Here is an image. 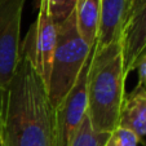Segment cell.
Wrapping results in <instances>:
<instances>
[{"instance_id":"cell-11","label":"cell","mask_w":146,"mask_h":146,"mask_svg":"<svg viewBox=\"0 0 146 146\" xmlns=\"http://www.w3.org/2000/svg\"><path fill=\"white\" fill-rule=\"evenodd\" d=\"M109 133H98L92 128L91 120L86 114L80 128L78 129L70 146H104L109 138Z\"/></svg>"},{"instance_id":"cell-6","label":"cell","mask_w":146,"mask_h":146,"mask_svg":"<svg viewBox=\"0 0 146 146\" xmlns=\"http://www.w3.org/2000/svg\"><path fill=\"white\" fill-rule=\"evenodd\" d=\"M57 45V25L52 21L44 5L38 4V16L30 26L21 48L29 56L33 66L48 89L52 61Z\"/></svg>"},{"instance_id":"cell-14","label":"cell","mask_w":146,"mask_h":146,"mask_svg":"<svg viewBox=\"0 0 146 146\" xmlns=\"http://www.w3.org/2000/svg\"><path fill=\"white\" fill-rule=\"evenodd\" d=\"M135 69H137L138 72V86L143 87L146 89V49L138 57Z\"/></svg>"},{"instance_id":"cell-3","label":"cell","mask_w":146,"mask_h":146,"mask_svg":"<svg viewBox=\"0 0 146 146\" xmlns=\"http://www.w3.org/2000/svg\"><path fill=\"white\" fill-rule=\"evenodd\" d=\"M92 50L93 48L78 33L74 11L69 18L57 25V45L48 83V96L53 110L71 91Z\"/></svg>"},{"instance_id":"cell-13","label":"cell","mask_w":146,"mask_h":146,"mask_svg":"<svg viewBox=\"0 0 146 146\" xmlns=\"http://www.w3.org/2000/svg\"><path fill=\"white\" fill-rule=\"evenodd\" d=\"M141 138L132 131L123 127H116L110 133L106 146H138Z\"/></svg>"},{"instance_id":"cell-5","label":"cell","mask_w":146,"mask_h":146,"mask_svg":"<svg viewBox=\"0 0 146 146\" xmlns=\"http://www.w3.org/2000/svg\"><path fill=\"white\" fill-rule=\"evenodd\" d=\"M26 0H0V91L9 86L21 56V22Z\"/></svg>"},{"instance_id":"cell-8","label":"cell","mask_w":146,"mask_h":146,"mask_svg":"<svg viewBox=\"0 0 146 146\" xmlns=\"http://www.w3.org/2000/svg\"><path fill=\"white\" fill-rule=\"evenodd\" d=\"M101 1V22L94 49H101L111 43L120 41L127 5L125 0H100Z\"/></svg>"},{"instance_id":"cell-17","label":"cell","mask_w":146,"mask_h":146,"mask_svg":"<svg viewBox=\"0 0 146 146\" xmlns=\"http://www.w3.org/2000/svg\"><path fill=\"white\" fill-rule=\"evenodd\" d=\"M104 146H106V143H105V145H104Z\"/></svg>"},{"instance_id":"cell-4","label":"cell","mask_w":146,"mask_h":146,"mask_svg":"<svg viewBox=\"0 0 146 146\" xmlns=\"http://www.w3.org/2000/svg\"><path fill=\"white\" fill-rule=\"evenodd\" d=\"M93 52V50H92ZM92 54L88 58L76 83L71 88L64 101L53 110V132L52 146H70L80 128L83 119L87 114V83Z\"/></svg>"},{"instance_id":"cell-9","label":"cell","mask_w":146,"mask_h":146,"mask_svg":"<svg viewBox=\"0 0 146 146\" xmlns=\"http://www.w3.org/2000/svg\"><path fill=\"white\" fill-rule=\"evenodd\" d=\"M118 127L132 131L140 138L146 136V89L143 87L137 84L131 93L125 94Z\"/></svg>"},{"instance_id":"cell-16","label":"cell","mask_w":146,"mask_h":146,"mask_svg":"<svg viewBox=\"0 0 146 146\" xmlns=\"http://www.w3.org/2000/svg\"><path fill=\"white\" fill-rule=\"evenodd\" d=\"M136 0H125V5H127V13L128 11H129V8L133 5V3H135Z\"/></svg>"},{"instance_id":"cell-15","label":"cell","mask_w":146,"mask_h":146,"mask_svg":"<svg viewBox=\"0 0 146 146\" xmlns=\"http://www.w3.org/2000/svg\"><path fill=\"white\" fill-rule=\"evenodd\" d=\"M1 100H3V91H0V146H5L3 133H1Z\"/></svg>"},{"instance_id":"cell-7","label":"cell","mask_w":146,"mask_h":146,"mask_svg":"<svg viewBox=\"0 0 146 146\" xmlns=\"http://www.w3.org/2000/svg\"><path fill=\"white\" fill-rule=\"evenodd\" d=\"M124 75L135 70L138 57L146 49V0H136L125 17L120 35Z\"/></svg>"},{"instance_id":"cell-2","label":"cell","mask_w":146,"mask_h":146,"mask_svg":"<svg viewBox=\"0 0 146 146\" xmlns=\"http://www.w3.org/2000/svg\"><path fill=\"white\" fill-rule=\"evenodd\" d=\"M125 75L120 41L92 52L87 83V115L98 133L110 135L119 125L125 98Z\"/></svg>"},{"instance_id":"cell-12","label":"cell","mask_w":146,"mask_h":146,"mask_svg":"<svg viewBox=\"0 0 146 146\" xmlns=\"http://www.w3.org/2000/svg\"><path fill=\"white\" fill-rule=\"evenodd\" d=\"M78 0H38V4L44 5L49 17L56 25L67 19L75 11Z\"/></svg>"},{"instance_id":"cell-1","label":"cell","mask_w":146,"mask_h":146,"mask_svg":"<svg viewBox=\"0 0 146 146\" xmlns=\"http://www.w3.org/2000/svg\"><path fill=\"white\" fill-rule=\"evenodd\" d=\"M53 108L48 89L21 48L9 86L3 91L1 133L5 146H52Z\"/></svg>"},{"instance_id":"cell-10","label":"cell","mask_w":146,"mask_h":146,"mask_svg":"<svg viewBox=\"0 0 146 146\" xmlns=\"http://www.w3.org/2000/svg\"><path fill=\"white\" fill-rule=\"evenodd\" d=\"M75 21L79 35L93 48L97 41L101 22V1L78 0L75 7Z\"/></svg>"}]
</instances>
